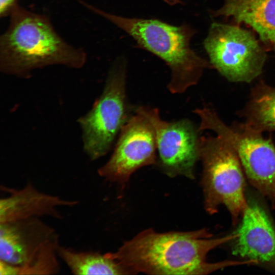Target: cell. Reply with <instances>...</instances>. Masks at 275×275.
<instances>
[{
	"label": "cell",
	"mask_w": 275,
	"mask_h": 275,
	"mask_svg": "<svg viewBox=\"0 0 275 275\" xmlns=\"http://www.w3.org/2000/svg\"><path fill=\"white\" fill-rule=\"evenodd\" d=\"M139 107L154 129L157 153L156 165L170 177L182 176L194 179L195 166L199 160L198 127L188 119L163 120L157 108Z\"/></svg>",
	"instance_id": "9c48e42d"
},
{
	"label": "cell",
	"mask_w": 275,
	"mask_h": 275,
	"mask_svg": "<svg viewBox=\"0 0 275 275\" xmlns=\"http://www.w3.org/2000/svg\"><path fill=\"white\" fill-rule=\"evenodd\" d=\"M256 35L235 23L213 22L203 41L212 68L232 82L249 83L258 77L267 48Z\"/></svg>",
	"instance_id": "52a82bcc"
},
{
	"label": "cell",
	"mask_w": 275,
	"mask_h": 275,
	"mask_svg": "<svg viewBox=\"0 0 275 275\" xmlns=\"http://www.w3.org/2000/svg\"><path fill=\"white\" fill-rule=\"evenodd\" d=\"M235 232L233 255L275 271V228L261 206L248 202Z\"/></svg>",
	"instance_id": "8fae6325"
},
{
	"label": "cell",
	"mask_w": 275,
	"mask_h": 275,
	"mask_svg": "<svg viewBox=\"0 0 275 275\" xmlns=\"http://www.w3.org/2000/svg\"><path fill=\"white\" fill-rule=\"evenodd\" d=\"M82 4L129 35L140 47L163 61L170 69L167 88L172 94L185 92L198 83L205 69L212 68L191 48L196 31L188 24L174 25L157 19L124 17L85 2Z\"/></svg>",
	"instance_id": "3957f363"
},
{
	"label": "cell",
	"mask_w": 275,
	"mask_h": 275,
	"mask_svg": "<svg viewBox=\"0 0 275 275\" xmlns=\"http://www.w3.org/2000/svg\"><path fill=\"white\" fill-rule=\"evenodd\" d=\"M239 113L251 128L261 133L275 131V86L260 80L252 88L248 102Z\"/></svg>",
	"instance_id": "5bb4252c"
},
{
	"label": "cell",
	"mask_w": 275,
	"mask_h": 275,
	"mask_svg": "<svg viewBox=\"0 0 275 275\" xmlns=\"http://www.w3.org/2000/svg\"><path fill=\"white\" fill-rule=\"evenodd\" d=\"M57 252L74 274H129L124 267L106 254L76 251L60 245Z\"/></svg>",
	"instance_id": "9a60e30c"
},
{
	"label": "cell",
	"mask_w": 275,
	"mask_h": 275,
	"mask_svg": "<svg viewBox=\"0 0 275 275\" xmlns=\"http://www.w3.org/2000/svg\"><path fill=\"white\" fill-rule=\"evenodd\" d=\"M198 149L203 166L201 184L204 209L212 215L224 205L235 225L248 203L245 174L240 160L233 148L216 134L199 135Z\"/></svg>",
	"instance_id": "277c9868"
},
{
	"label": "cell",
	"mask_w": 275,
	"mask_h": 275,
	"mask_svg": "<svg viewBox=\"0 0 275 275\" xmlns=\"http://www.w3.org/2000/svg\"><path fill=\"white\" fill-rule=\"evenodd\" d=\"M157 159L153 126L138 106L123 126L113 154L98 169V174L122 187L133 173L145 166L156 165Z\"/></svg>",
	"instance_id": "ba28073f"
},
{
	"label": "cell",
	"mask_w": 275,
	"mask_h": 275,
	"mask_svg": "<svg viewBox=\"0 0 275 275\" xmlns=\"http://www.w3.org/2000/svg\"><path fill=\"white\" fill-rule=\"evenodd\" d=\"M8 196L0 200V224L43 216L61 218L57 208L72 207L77 200L62 199L37 189L30 182L21 189L1 186Z\"/></svg>",
	"instance_id": "7c38bea8"
},
{
	"label": "cell",
	"mask_w": 275,
	"mask_h": 275,
	"mask_svg": "<svg viewBox=\"0 0 275 275\" xmlns=\"http://www.w3.org/2000/svg\"><path fill=\"white\" fill-rule=\"evenodd\" d=\"M205 228L192 231H142L124 242L115 252L106 254L124 267L129 274H206L245 261L207 262L212 250L233 240L236 232L219 238Z\"/></svg>",
	"instance_id": "6da1fadb"
},
{
	"label": "cell",
	"mask_w": 275,
	"mask_h": 275,
	"mask_svg": "<svg viewBox=\"0 0 275 275\" xmlns=\"http://www.w3.org/2000/svg\"><path fill=\"white\" fill-rule=\"evenodd\" d=\"M126 59L119 57L112 65L101 94L89 111L77 120L83 150L91 160L106 154L112 148L134 108L126 95Z\"/></svg>",
	"instance_id": "5b68a950"
},
{
	"label": "cell",
	"mask_w": 275,
	"mask_h": 275,
	"mask_svg": "<svg viewBox=\"0 0 275 275\" xmlns=\"http://www.w3.org/2000/svg\"><path fill=\"white\" fill-rule=\"evenodd\" d=\"M18 0H0V17L9 16L13 7L17 4Z\"/></svg>",
	"instance_id": "2e32d148"
},
{
	"label": "cell",
	"mask_w": 275,
	"mask_h": 275,
	"mask_svg": "<svg viewBox=\"0 0 275 275\" xmlns=\"http://www.w3.org/2000/svg\"><path fill=\"white\" fill-rule=\"evenodd\" d=\"M212 15L246 25L266 48L275 50V0H224Z\"/></svg>",
	"instance_id": "4fadbf2b"
},
{
	"label": "cell",
	"mask_w": 275,
	"mask_h": 275,
	"mask_svg": "<svg viewBox=\"0 0 275 275\" xmlns=\"http://www.w3.org/2000/svg\"><path fill=\"white\" fill-rule=\"evenodd\" d=\"M193 112L200 118V132L208 130L227 142L236 153L250 184L275 204V146L244 122L225 123L214 109L204 106Z\"/></svg>",
	"instance_id": "8992f818"
},
{
	"label": "cell",
	"mask_w": 275,
	"mask_h": 275,
	"mask_svg": "<svg viewBox=\"0 0 275 275\" xmlns=\"http://www.w3.org/2000/svg\"><path fill=\"white\" fill-rule=\"evenodd\" d=\"M8 16V26L0 37L2 73L29 78L36 70L48 66L78 69L85 65L86 51L62 38L47 16L17 4Z\"/></svg>",
	"instance_id": "7a4b0ae2"
},
{
	"label": "cell",
	"mask_w": 275,
	"mask_h": 275,
	"mask_svg": "<svg viewBox=\"0 0 275 275\" xmlns=\"http://www.w3.org/2000/svg\"><path fill=\"white\" fill-rule=\"evenodd\" d=\"M59 245L53 228L34 217L0 224V260L24 273L54 253Z\"/></svg>",
	"instance_id": "30bf717a"
}]
</instances>
